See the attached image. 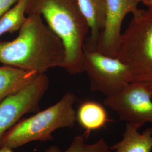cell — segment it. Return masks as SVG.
I'll return each mask as SVG.
<instances>
[{
  "mask_svg": "<svg viewBox=\"0 0 152 152\" xmlns=\"http://www.w3.org/2000/svg\"><path fill=\"white\" fill-rule=\"evenodd\" d=\"M19 34L11 41H0V63L39 74L64 68L65 48L43 18L28 15Z\"/></svg>",
  "mask_w": 152,
  "mask_h": 152,
  "instance_id": "6da1fadb",
  "label": "cell"
},
{
  "mask_svg": "<svg viewBox=\"0 0 152 152\" xmlns=\"http://www.w3.org/2000/svg\"><path fill=\"white\" fill-rule=\"evenodd\" d=\"M26 14L40 15L61 40L65 71L71 75L83 72V48L90 28L77 0H27Z\"/></svg>",
  "mask_w": 152,
  "mask_h": 152,
  "instance_id": "7a4b0ae2",
  "label": "cell"
},
{
  "mask_svg": "<svg viewBox=\"0 0 152 152\" xmlns=\"http://www.w3.org/2000/svg\"><path fill=\"white\" fill-rule=\"evenodd\" d=\"M115 57L130 69L131 82L152 92V7L139 9L121 33Z\"/></svg>",
  "mask_w": 152,
  "mask_h": 152,
  "instance_id": "3957f363",
  "label": "cell"
},
{
  "mask_svg": "<svg viewBox=\"0 0 152 152\" xmlns=\"http://www.w3.org/2000/svg\"><path fill=\"white\" fill-rule=\"evenodd\" d=\"M76 101L73 93L66 92L56 103L20 120L6 133L2 147L13 149L32 141L52 140V134L55 131L73 128L77 121L74 108Z\"/></svg>",
  "mask_w": 152,
  "mask_h": 152,
  "instance_id": "277c9868",
  "label": "cell"
},
{
  "mask_svg": "<svg viewBox=\"0 0 152 152\" xmlns=\"http://www.w3.org/2000/svg\"><path fill=\"white\" fill-rule=\"evenodd\" d=\"M83 70L86 72L92 92H100L105 97L120 92L131 82L129 66L116 57L83 48Z\"/></svg>",
  "mask_w": 152,
  "mask_h": 152,
  "instance_id": "5b68a950",
  "label": "cell"
},
{
  "mask_svg": "<svg viewBox=\"0 0 152 152\" xmlns=\"http://www.w3.org/2000/svg\"><path fill=\"white\" fill-rule=\"evenodd\" d=\"M49 86V77L39 74L26 87L0 102V148L6 133L24 115L39 110V104Z\"/></svg>",
  "mask_w": 152,
  "mask_h": 152,
  "instance_id": "8992f818",
  "label": "cell"
},
{
  "mask_svg": "<svg viewBox=\"0 0 152 152\" xmlns=\"http://www.w3.org/2000/svg\"><path fill=\"white\" fill-rule=\"evenodd\" d=\"M103 103L126 123L140 128L147 122L152 124V92L140 84L130 83L120 92L105 97Z\"/></svg>",
  "mask_w": 152,
  "mask_h": 152,
  "instance_id": "52a82bcc",
  "label": "cell"
},
{
  "mask_svg": "<svg viewBox=\"0 0 152 152\" xmlns=\"http://www.w3.org/2000/svg\"><path fill=\"white\" fill-rule=\"evenodd\" d=\"M106 19L96 50L103 54L115 57L125 17L137 11L138 5L145 0H105Z\"/></svg>",
  "mask_w": 152,
  "mask_h": 152,
  "instance_id": "ba28073f",
  "label": "cell"
},
{
  "mask_svg": "<svg viewBox=\"0 0 152 152\" xmlns=\"http://www.w3.org/2000/svg\"><path fill=\"white\" fill-rule=\"evenodd\" d=\"M90 28L89 36L85 44L87 49L96 50L106 19L105 0H77Z\"/></svg>",
  "mask_w": 152,
  "mask_h": 152,
  "instance_id": "9c48e42d",
  "label": "cell"
},
{
  "mask_svg": "<svg viewBox=\"0 0 152 152\" xmlns=\"http://www.w3.org/2000/svg\"><path fill=\"white\" fill-rule=\"evenodd\" d=\"M39 75L10 65L0 66V102L26 87Z\"/></svg>",
  "mask_w": 152,
  "mask_h": 152,
  "instance_id": "30bf717a",
  "label": "cell"
},
{
  "mask_svg": "<svg viewBox=\"0 0 152 152\" xmlns=\"http://www.w3.org/2000/svg\"><path fill=\"white\" fill-rule=\"evenodd\" d=\"M136 125L126 123L122 139L110 147L114 152H152V127L142 133Z\"/></svg>",
  "mask_w": 152,
  "mask_h": 152,
  "instance_id": "8fae6325",
  "label": "cell"
},
{
  "mask_svg": "<svg viewBox=\"0 0 152 152\" xmlns=\"http://www.w3.org/2000/svg\"><path fill=\"white\" fill-rule=\"evenodd\" d=\"M77 121L88 136L92 131L104 127L110 121L103 106L95 101L87 100L81 104L76 112Z\"/></svg>",
  "mask_w": 152,
  "mask_h": 152,
  "instance_id": "7c38bea8",
  "label": "cell"
},
{
  "mask_svg": "<svg viewBox=\"0 0 152 152\" xmlns=\"http://www.w3.org/2000/svg\"><path fill=\"white\" fill-rule=\"evenodd\" d=\"M27 0H18L0 17V37L6 33H13L20 30L27 17Z\"/></svg>",
  "mask_w": 152,
  "mask_h": 152,
  "instance_id": "4fadbf2b",
  "label": "cell"
},
{
  "mask_svg": "<svg viewBox=\"0 0 152 152\" xmlns=\"http://www.w3.org/2000/svg\"><path fill=\"white\" fill-rule=\"evenodd\" d=\"M61 152H112V151L103 137L94 143L87 144L83 136L78 135L73 138L69 147Z\"/></svg>",
  "mask_w": 152,
  "mask_h": 152,
  "instance_id": "5bb4252c",
  "label": "cell"
},
{
  "mask_svg": "<svg viewBox=\"0 0 152 152\" xmlns=\"http://www.w3.org/2000/svg\"><path fill=\"white\" fill-rule=\"evenodd\" d=\"M18 0H0V17L16 4Z\"/></svg>",
  "mask_w": 152,
  "mask_h": 152,
  "instance_id": "9a60e30c",
  "label": "cell"
},
{
  "mask_svg": "<svg viewBox=\"0 0 152 152\" xmlns=\"http://www.w3.org/2000/svg\"><path fill=\"white\" fill-rule=\"evenodd\" d=\"M61 150L57 146L53 145L49 147L44 152H61ZM0 152H13L12 149L6 147H1L0 148Z\"/></svg>",
  "mask_w": 152,
  "mask_h": 152,
  "instance_id": "2e32d148",
  "label": "cell"
},
{
  "mask_svg": "<svg viewBox=\"0 0 152 152\" xmlns=\"http://www.w3.org/2000/svg\"><path fill=\"white\" fill-rule=\"evenodd\" d=\"M143 4L148 7H152V0H145Z\"/></svg>",
  "mask_w": 152,
  "mask_h": 152,
  "instance_id": "e0dca14e",
  "label": "cell"
}]
</instances>
